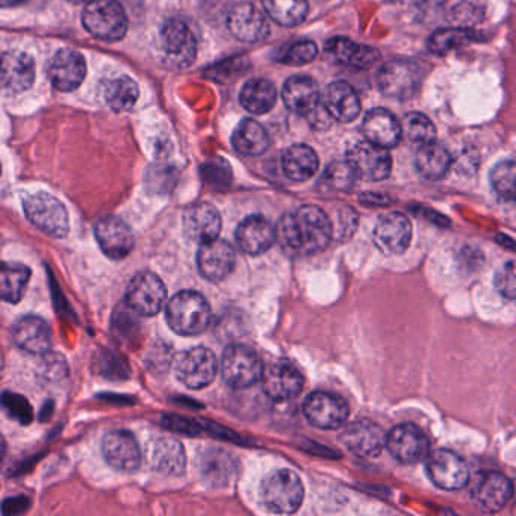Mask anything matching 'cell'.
Wrapping results in <instances>:
<instances>
[{
    "instance_id": "1",
    "label": "cell",
    "mask_w": 516,
    "mask_h": 516,
    "mask_svg": "<svg viewBox=\"0 0 516 516\" xmlns=\"http://www.w3.org/2000/svg\"><path fill=\"white\" fill-rule=\"evenodd\" d=\"M277 238L286 250L308 256L321 252L333 238L329 215L315 205H305L283 215L277 227Z\"/></svg>"
},
{
    "instance_id": "2",
    "label": "cell",
    "mask_w": 516,
    "mask_h": 516,
    "mask_svg": "<svg viewBox=\"0 0 516 516\" xmlns=\"http://www.w3.org/2000/svg\"><path fill=\"white\" fill-rule=\"evenodd\" d=\"M168 326L182 336H197L209 329L212 309L208 300L196 291H182L167 303Z\"/></svg>"
},
{
    "instance_id": "3",
    "label": "cell",
    "mask_w": 516,
    "mask_h": 516,
    "mask_svg": "<svg viewBox=\"0 0 516 516\" xmlns=\"http://www.w3.org/2000/svg\"><path fill=\"white\" fill-rule=\"evenodd\" d=\"M261 498L270 512L291 515L302 506L305 488L294 471H274L262 482Z\"/></svg>"
},
{
    "instance_id": "4",
    "label": "cell",
    "mask_w": 516,
    "mask_h": 516,
    "mask_svg": "<svg viewBox=\"0 0 516 516\" xmlns=\"http://www.w3.org/2000/svg\"><path fill=\"white\" fill-rule=\"evenodd\" d=\"M84 28L102 41H120L128 32V16L116 0H91L82 13Z\"/></svg>"
},
{
    "instance_id": "5",
    "label": "cell",
    "mask_w": 516,
    "mask_h": 516,
    "mask_svg": "<svg viewBox=\"0 0 516 516\" xmlns=\"http://www.w3.org/2000/svg\"><path fill=\"white\" fill-rule=\"evenodd\" d=\"M26 217L37 229L53 238H66L69 234V212L52 194L37 193L23 202Z\"/></svg>"
},
{
    "instance_id": "6",
    "label": "cell",
    "mask_w": 516,
    "mask_h": 516,
    "mask_svg": "<svg viewBox=\"0 0 516 516\" xmlns=\"http://www.w3.org/2000/svg\"><path fill=\"white\" fill-rule=\"evenodd\" d=\"M262 374L264 365L255 350L241 344L224 350L221 358V376L231 388H250L262 379Z\"/></svg>"
},
{
    "instance_id": "7",
    "label": "cell",
    "mask_w": 516,
    "mask_h": 516,
    "mask_svg": "<svg viewBox=\"0 0 516 516\" xmlns=\"http://www.w3.org/2000/svg\"><path fill=\"white\" fill-rule=\"evenodd\" d=\"M420 67L408 60H392L383 64L377 75L380 91L389 99L409 100L421 87Z\"/></svg>"
},
{
    "instance_id": "8",
    "label": "cell",
    "mask_w": 516,
    "mask_h": 516,
    "mask_svg": "<svg viewBox=\"0 0 516 516\" xmlns=\"http://www.w3.org/2000/svg\"><path fill=\"white\" fill-rule=\"evenodd\" d=\"M175 373L179 382L184 383L187 388H206L217 377V356L206 347L185 350L176 358Z\"/></svg>"
},
{
    "instance_id": "9",
    "label": "cell",
    "mask_w": 516,
    "mask_h": 516,
    "mask_svg": "<svg viewBox=\"0 0 516 516\" xmlns=\"http://www.w3.org/2000/svg\"><path fill=\"white\" fill-rule=\"evenodd\" d=\"M159 47L164 60L176 69H187L196 60V38L193 31L181 20L165 23L159 35Z\"/></svg>"
},
{
    "instance_id": "10",
    "label": "cell",
    "mask_w": 516,
    "mask_h": 516,
    "mask_svg": "<svg viewBox=\"0 0 516 516\" xmlns=\"http://www.w3.org/2000/svg\"><path fill=\"white\" fill-rule=\"evenodd\" d=\"M347 162L352 165L358 178L365 181H385L391 175L392 156L389 149L368 140L358 141L350 147Z\"/></svg>"
},
{
    "instance_id": "11",
    "label": "cell",
    "mask_w": 516,
    "mask_h": 516,
    "mask_svg": "<svg viewBox=\"0 0 516 516\" xmlns=\"http://www.w3.org/2000/svg\"><path fill=\"white\" fill-rule=\"evenodd\" d=\"M303 414L309 424L323 430L341 429L349 420L346 400L330 392L318 391L303 403Z\"/></svg>"
},
{
    "instance_id": "12",
    "label": "cell",
    "mask_w": 516,
    "mask_h": 516,
    "mask_svg": "<svg viewBox=\"0 0 516 516\" xmlns=\"http://www.w3.org/2000/svg\"><path fill=\"white\" fill-rule=\"evenodd\" d=\"M167 302V288L153 273H140L129 282L126 303L132 311L143 317H153Z\"/></svg>"
},
{
    "instance_id": "13",
    "label": "cell",
    "mask_w": 516,
    "mask_h": 516,
    "mask_svg": "<svg viewBox=\"0 0 516 516\" xmlns=\"http://www.w3.org/2000/svg\"><path fill=\"white\" fill-rule=\"evenodd\" d=\"M426 468L433 485L444 491H461L470 480L464 459L450 450L433 451L427 456Z\"/></svg>"
},
{
    "instance_id": "14",
    "label": "cell",
    "mask_w": 516,
    "mask_h": 516,
    "mask_svg": "<svg viewBox=\"0 0 516 516\" xmlns=\"http://www.w3.org/2000/svg\"><path fill=\"white\" fill-rule=\"evenodd\" d=\"M389 453L401 464H417L430 454V441L426 433L415 424H398L386 435Z\"/></svg>"
},
{
    "instance_id": "15",
    "label": "cell",
    "mask_w": 516,
    "mask_h": 516,
    "mask_svg": "<svg viewBox=\"0 0 516 516\" xmlns=\"http://www.w3.org/2000/svg\"><path fill=\"white\" fill-rule=\"evenodd\" d=\"M373 237L380 252L388 256L401 255L411 246V220L400 212L382 215L374 226Z\"/></svg>"
},
{
    "instance_id": "16",
    "label": "cell",
    "mask_w": 516,
    "mask_h": 516,
    "mask_svg": "<svg viewBox=\"0 0 516 516\" xmlns=\"http://www.w3.org/2000/svg\"><path fill=\"white\" fill-rule=\"evenodd\" d=\"M102 453L106 462L114 470L122 473H134L141 465V448L132 433L126 430H114L105 435L102 441Z\"/></svg>"
},
{
    "instance_id": "17",
    "label": "cell",
    "mask_w": 516,
    "mask_h": 516,
    "mask_svg": "<svg viewBox=\"0 0 516 516\" xmlns=\"http://www.w3.org/2000/svg\"><path fill=\"white\" fill-rule=\"evenodd\" d=\"M94 234L102 252L114 261L125 259L134 250V234L128 224L120 218H103L96 224Z\"/></svg>"
},
{
    "instance_id": "18",
    "label": "cell",
    "mask_w": 516,
    "mask_h": 516,
    "mask_svg": "<svg viewBox=\"0 0 516 516\" xmlns=\"http://www.w3.org/2000/svg\"><path fill=\"white\" fill-rule=\"evenodd\" d=\"M87 75L84 56L72 49H63L53 55L49 64V79L53 87L63 93L81 87Z\"/></svg>"
},
{
    "instance_id": "19",
    "label": "cell",
    "mask_w": 516,
    "mask_h": 516,
    "mask_svg": "<svg viewBox=\"0 0 516 516\" xmlns=\"http://www.w3.org/2000/svg\"><path fill=\"white\" fill-rule=\"evenodd\" d=\"M341 441L356 456L373 459L382 453L386 445V435L379 424L370 420H359L344 429Z\"/></svg>"
},
{
    "instance_id": "20",
    "label": "cell",
    "mask_w": 516,
    "mask_h": 516,
    "mask_svg": "<svg viewBox=\"0 0 516 516\" xmlns=\"http://www.w3.org/2000/svg\"><path fill=\"white\" fill-rule=\"evenodd\" d=\"M237 255L231 244L214 240L200 246L197 267L200 274L211 282H221L234 271Z\"/></svg>"
},
{
    "instance_id": "21",
    "label": "cell",
    "mask_w": 516,
    "mask_h": 516,
    "mask_svg": "<svg viewBox=\"0 0 516 516\" xmlns=\"http://www.w3.org/2000/svg\"><path fill=\"white\" fill-rule=\"evenodd\" d=\"M262 386L271 400H293L302 392L303 376L294 365L288 362H277L264 370Z\"/></svg>"
},
{
    "instance_id": "22",
    "label": "cell",
    "mask_w": 516,
    "mask_h": 516,
    "mask_svg": "<svg viewBox=\"0 0 516 516\" xmlns=\"http://www.w3.org/2000/svg\"><path fill=\"white\" fill-rule=\"evenodd\" d=\"M184 232L194 243L206 244L217 240L221 232V215L209 203H196L185 211Z\"/></svg>"
},
{
    "instance_id": "23",
    "label": "cell",
    "mask_w": 516,
    "mask_h": 516,
    "mask_svg": "<svg viewBox=\"0 0 516 516\" xmlns=\"http://www.w3.org/2000/svg\"><path fill=\"white\" fill-rule=\"evenodd\" d=\"M277 229L262 215H250L237 229V243L250 256L262 255L273 247Z\"/></svg>"
},
{
    "instance_id": "24",
    "label": "cell",
    "mask_w": 516,
    "mask_h": 516,
    "mask_svg": "<svg viewBox=\"0 0 516 516\" xmlns=\"http://www.w3.org/2000/svg\"><path fill=\"white\" fill-rule=\"evenodd\" d=\"M512 497V482L498 471L480 474L473 488L474 501L485 512H498Z\"/></svg>"
},
{
    "instance_id": "25",
    "label": "cell",
    "mask_w": 516,
    "mask_h": 516,
    "mask_svg": "<svg viewBox=\"0 0 516 516\" xmlns=\"http://www.w3.org/2000/svg\"><path fill=\"white\" fill-rule=\"evenodd\" d=\"M14 344L31 355H46L52 349V332L49 324L40 317L20 318L11 330Z\"/></svg>"
},
{
    "instance_id": "26",
    "label": "cell",
    "mask_w": 516,
    "mask_h": 516,
    "mask_svg": "<svg viewBox=\"0 0 516 516\" xmlns=\"http://www.w3.org/2000/svg\"><path fill=\"white\" fill-rule=\"evenodd\" d=\"M227 26L232 35L244 43H259L270 35L264 14L250 4L237 5L227 17Z\"/></svg>"
},
{
    "instance_id": "27",
    "label": "cell",
    "mask_w": 516,
    "mask_h": 516,
    "mask_svg": "<svg viewBox=\"0 0 516 516\" xmlns=\"http://www.w3.org/2000/svg\"><path fill=\"white\" fill-rule=\"evenodd\" d=\"M282 99L286 108L297 116L309 117L320 108V90L309 76H294L283 85Z\"/></svg>"
},
{
    "instance_id": "28",
    "label": "cell",
    "mask_w": 516,
    "mask_h": 516,
    "mask_svg": "<svg viewBox=\"0 0 516 516\" xmlns=\"http://www.w3.org/2000/svg\"><path fill=\"white\" fill-rule=\"evenodd\" d=\"M35 81V63L32 56L19 50H10L2 58V87L16 94L29 90Z\"/></svg>"
},
{
    "instance_id": "29",
    "label": "cell",
    "mask_w": 516,
    "mask_h": 516,
    "mask_svg": "<svg viewBox=\"0 0 516 516\" xmlns=\"http://www.w3.org/2000/svg\"><path fill=\"white\" fill-rule=\"evenodd\" d=\"M362 132H364L365 140L385 147V149L397 146L403 137L401 123H398L394 114L383 108H374L368 112L364 119V125H362Z\"/></svg>"
},
{
    "instance_id": "30",
    "label": "cell",
    "mask_w": 516,
    "mask_h": 516,
    "mask_svg": "<svg viewBox=\"0 0 516 516\" xmlns=\"http://www.w3.org/2000/svg\"><path fill=\"white\" fill-rule=\"evenodd\" d=\"M324 106L333 119L341 123H352L361 114V99L352 85L347 82H333L327 87Z\"/></svg>"
},
{
    "instance_id": "31",
    "label": "cell",
    "mask_w": 516,
    "mask_h": 516,
    "mask_svg": "<svg viewBox=\"0 0 516 516\" xmlns=\"http://www.w3.org/2000/svg\"><path fill=\"white\" fill-rule=\"evenodd\" d=\"M326 52L338 63L353 69H370L379 63L380 53L370 46L355 43L350 38L335 37L327 41Z\"/></svg>"
},
{
    "instance_id": "32",
    "label": "cell",
    "mask_w": 516,
    "mask_h": 516,
    "mask_svg": "<svg viewBox=\"0 0 516 516\" xmlns=\"http://www.w3.org/2000/svg\"><path fill=\"white\" fill-rule=\"evenodd\" d=\"M451 165H453V156L448 152L447 147L436 143V140L421 144L415 156V167L427 181H439L445 178Z\"/></svg>"
},
{
    "instance_id": "33",
    "label": "cell",
    "mask_w": 516,
    "mask_h": 516,
    "mask_svg": "<svg viewBox=\"0 0 516 516\" xmlns=\"http://www.w3.org/2000/svg\"><path fill=\"white\" fill-rule=\"evenodd\" d=\"M320 167V159L312 147L296 144L282 156V170L286 178L293 182L309 181Z\"/></svg>"
},
{
    "instance_id": "34",
    "label": "cell",
    "mask_w": 516,
    "mask_h": 516,
    "mask_svg": "<svg viewBox=\"0 0 516 516\" xmlns=\"http://www.w3.org/2000/svg\"><path fill=\"white\" fill-rule=\"evenodd\" d=\"M153 467L164 476H181L187 467V456L178 439L161 438L153 447Z\"/></svg>"
},
{
    "instance_id": "35",
    "label": "cell",
    "mask_w": 516,
    "mask_h": 516,
    "mask_svg": "<svg viewBox=\"0 0 516 516\" xmlns=\"http://www.w3.org/2000/svg\"><path fill=\"white\" fill-rule=\"evenodd\" d=\"M234 149L240 155L259 156L267 152L270 147V138L264 126L252 119L243 120L232 135Z\"/></svg>"
},
{
    "instance_id": "36",
    "label": "cell",
    "mask_w": 516,
    "mask_h": 516,
    "mask_svg": "<svg viewBox=\"0 0 516 516\" xmlns=\"http://www.w3.org/2000/svg\"><path fill=\"white\" fill-rule=\"evenodd\" d=\"M241 105L247 111L262 116L274 108L277 102V90L273 82L267 79H252L243 87L240 94Z\"/></svg>"
},
{
    "instance_id": "37",
    "label": "cell",
    "mask_w": 516,
    "mask_h": 516,
    "mask_svg": "<svg viewBox=\"0 0 516 516\" xmlns=\"http://www.w3.org/2000/svg\"><path fill=\"white\" fill-rule=\"evenodd\" d=\"M268 16L283 28H294L305 22L309 13L308 0H264Z\"/></svg>"
},
{
    "instance_id": "38",
    "label": "cell",
    "mask_w": 516,
    "mask_h": 516,
    "mask_svg": "<svg viewBox=\"0 0 516 516\" xmlns=\"http://www.w3.org/2000/svg\"><path fill=\"white\" fill-rule=\"evenodd\" d=\"M140 97L137 82L128 76L112 79L105 87V102L112 111L123 112L134 108Z\"/></svg>"
},
{
    "instance_id": "39",
    "label": "cell",
    "mask_w": 516,
    "mask_h": 516,
    "mask_svg": "<svg viewBox=\"0 0 516 516\" xmlns=\"http://www.w3.org/2000/svg\"><path fill=\"white\" fill-rule=\"evenodd\" d=\"M2 299L7 303H19L31 279V270L16 262L2 265Z\"/></svg>"
},
{
    "instance_id": "40",
    "label": "cell",
    "mask_w": 516,
    "mask_h": 516,
    "mask_svg": "<svg viewBox=\"0 0 516 516\" xmlns=\"http://www.w3.org/2000/svg\"><path fill=\"white\" fill-rule=\"evenodd\" d=\"M474 38H476V35L471 32V29L456 28V26L438 29L427 40V49L433 55H447L451 50L465 46Z\"/></svg>"
},
{
    "instance_id": "41",
    "label": "cell",
    "mask_w": 516,
    "mask_h": 516,
    "mask_svg": "<svg viewBox=\"0 0 516 516\" xmlns=\"http://www.w3.org/2000/svg\"><path fill=\"white\" fill-rule=\"evenodd\" d=\"M403 135L408 137L412 143L426 144L436 140V128L429 117L424 116L421 112H409L406 114L403 123Z\"/></svg>"
},
{
    "instance_id": "42",
    "label": "cell",
    "mask_w": 516,
    "mask_h": 516,
    "mask_svg": "<svg viewBox=\"0 0 516 516\" xmlns=\"http://www.w3.org/2000/svg\"><path fill=\"white\" fill-rule=\"evenodd\" d=\"M491 185L504 200H516V162L501 161L492 168Z\"/></svg>"
},
{
    "instance_id": "43",
    "label": "cell",
    "mask_w": 516,
    "mask_h": 516,
    "mask_svg": "<svg viewBox=\"0 0 516 516\" xmlns=\"http://www.w3.org/2000/svg\"><path fill=\"white\" fill-rule=\"evenodd\" d=\"M356 179H358V175H356L352 165L347 162V159L342 162H333L324 173V181L335 191L352 190Z\"/></svg>"
},
{
    "instance_id": "44",
    "label": "cell",
    "mask_w": 516,
    "mask_h": 516,
    "mask_svg": "<svg viewBox=\"0 0 516 516\" xmlns=\"http://www.w3.org/2000/svg\"><path fill=\"white\" fill-rule=\"evenodd\" d=\"M317 44L311 40L296 41V43L288 46L283 50L279 60L285 64H293V66H303V64L312 63L317 56Z\"/></svg>"
},
{
    "instance_id": "45",
    "label": "cell",
    "mask_w": 516,
    "mask_h": 516,
    "mask_svg": "<svg viewBox=\"0 0 516 516\" xmlns=\"http://www.w3.org/2000/svg\"><path fill=\"white\" fill-rule=\"evenodd\" d=\"M202 176L212 187H227L232 181V168L223 158H214L203 164Z\"/></svg>"
},
{
    "instance_id": "46",
    "label": "cell",
    "mask_w": 516,
    "mask_h": 516,
    "mask_svg": "<svg viewBox=\"0 0 516 516\" xmlns=\"http://www.w3.org/2000/svg\"><path fill=\"white\" fill-rule=\"evenodd\" d=\"M448 20L456 28L471 29L482 22L483 10L473 2H462L451 10Z\"/></svg>"
},
{
    "instance_id": "47",
    "label": "cell",
    "mask_w": 516,
    "mask_h": 516,
    "mask_svg": "<svg viewBox=\"0 0 516 516\" xmlns=\"http://www.w3.org/2000/svg\"><path fill=\"white\" fill-rule=\"evenodd\" d=\"M494 285L501 296L516 300V261L506 262L498 268L494 277Z\"/></svg>"
},
{
    "instance_id": "48",
    "label": "cell",
    "mask_w": 516,
    "mask_h": 516,
    "mask_svg": "<svg viewBox=\"0 0 516 516\" xmlns=\"http://www.w3.org/2000/svg\"><path fill=\"white\" fill-rule=\"evenodd\" d=\"M2 7H16V5L23 4L25 0H0Z\"/></svg>"
},
{
    "instance_id": "49",
    "label": "cell",
    "mask_w": 516,
    "mask_h": 516,
    "mask_svg": "<svg viewBox=\"0 0 516 516\" xmlns=\"http://www.w3.org/2000/svg\"><path fill=\"white\" fill-rule=\"evenodd\" d=\"M72 4H82V2H91V0H69Z\"/></svg>"
}]
</instances>
